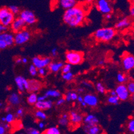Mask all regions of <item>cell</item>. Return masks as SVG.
<instances>
[{
	"mask_svg": "<svg viewBox=\"0 0 134 134\" xmlns=\"http://www.w3.org/2000/svg\"><path fill=\"white\" fill-rule=\"evenodd\" d=\"M96 90H97V92L100 93V94H104V93H105V91H106L105 87L104 85L101 82H98L96 84Z\"/></svg>",
	"mask_w": 134,
	"mask_h": 134,
	"instance_id": "obj_30",
	"label": "cell"
},
{
	"mask_svg": "<svg viewBox=\"0 0 134 134\" xmlns=\"http://www.w3.org/2000/svg\"><path fill=\"white\" fill-rule=\"evenodd\" d=\"M131 25V21L129 18H125L124 19L119 20L115 24V28L118 30H122L124 28H127Z\"/></svg>",
	"mask_w": 134,
	"mask_h": 134,
	"instance_id": "obj_21",
	"label": "cell"
},
{
	"mask_svg": "<svg viewBox=\"0 0 134 134\" xmlns=\"http://www.w3.org/2000/svg\"><path fill=\"white\" fill-rule=\"evenodd\" d=\"M41 87V83L40 81L36 80H29V89L27 91L32 93V92H37L40 91Z\"/></svg>",
	"mask_w": 134,
	"mask_h": 134,
	"instance_id": "obj_18",
	"label": "cell"
},
{
	"mask_svg": "<svg viewBox=\"0 0 134 134\" xmlns=\"http://www.w3.org/2000/svg\"><path fill=\"white\" fill-rule=\"evenodd\" d=\"M31 37V34L28 30H24L18 31L14 34V43L18 46H21L26 43L30 40Z\"/></svg>",
	"mask_w": 134,
	"mask_h": 134,
	"instance_id": "obj_6",
	"label": "cell"
},
{
	"mask_svg": "<svg viewBox=\"0 0 134 134\" xmlns=\"http://www.w3.org/2000/svg\"><path fill=\"white\" fill-rule=\"evenodd\" d=\"M25 26H26V24L25 21L21 18L18 17V18H15V19H13V22L12 23L9 27H11L12 31L15 34L18 31L24 30Z\"/></svg>",
	"mask_w": 134,
	"mask_h": 134,
	"instance_id": "obj_12",
	"label": "cell"
},
{
	"mask_svg": "<svg viewBox=\"0 0 134 134\" xmlns=\"http://www.w3.org/2000/svg\"><path fill=\"white\" fill-rule=\"evenodd\" d=\"M130 15H131V17L134 16V8L133 7H131V8H130Z\"/></svg>",
	"mask_w": 134,
	"mask_h": 134,
	"instance_id": "obj_53",
	"label": "cell"
},
{
	"mask_svg": "<svg viewBox=\"0 0 134 134\" xmlns=\"http://www.w3.org/2000/svg\"><path fill=\"white\" fill-rule=\"evenodd\" d=\"M1 122L2 123L5 122V117H2V118H1Z\"/></svg>",
	"mask_w": 134,
	"mask_h": 134,
	"instance_id": "obj_61",
	"label": "cell"
},
{
	"mask_svg": "<svg viewBox=\"0 0 134 134\" xmlns=\"http://www.w3.org/2000/svg\"><path fill=\"white\" fill-rule=\"evenodd\" d=\"M59 3L62 8L64 9H69L77 4V0H59Z\"/></svg>",
	"mask_w": 134,
	"mask_h": 134,
	"instance_id": "obj_22",
	"label": "cell"
},
{
	"mask_svg": "<svg viewBox=\"0 0 134 134\" xmlns=\"http://www.w3.org/2000/svg\"><path fill=\"white\" fill-rule=\"evenodd\" d=\"M25 77L23 76H17L15 78V82L16 84L17 87H18V90L20 91L21 93H22L25 91V87H24V80Z\"/></svg>",
	"mask_w": 134,
	"mask_h": 134,
	"instance_id": "obj_23",
	"label": "cell"
},
{
	"mask_svg": "<svg viewBox=\"0 0 134 134\" xmlns=\"http://www.w3.org/2000/svg\"><path fill=\"white\" fill-rule=\"evenodd\" d=\"M34 115L39 120H41V121H43V120H46L47 119V115L46 114V113L44 112V111L40 110V109H37L35 111L34 113Z\"/></svg>",
	"mask_w": 134,
	"mask_h": 134,
	"instance_id": "obj_26",
	"label": "cell"
},
{
	"mask_svg": "<svg viewBox=\"0 0 134 134\" xmlns=\"http://www.w3.org/2000/svg\"><path fill=\"white\" fill-rule=\"evenodd\" d=\"M48 71L49 70L48 69H47V68H39V69H37V74H39L40 76L43 77H45L47 75Z\"/></svg>",
	"mask_w": 134,
	"mask_h": 134,
	"instance_id": "obj_36",
	"label": "cell"
},
{
	"mask_svg": "<svg viewBox=\"0 0 134 134\" xmlns=\"http://www.w3.org/2000/svg\"><path fill=\"white\" fill-rule=\"evenodd\" d=\"M87 3H93L94 2V0H85Z\"/></svg>",
	"mask_w": 134,
	"mask_h": 134,
	"instance_id": "obj_62",
	"label": "cell"
},
{
	"mask_svg": "<svg viewBox=\"0 0 134 134\" xmlns=\"http://www.w3.org/2000/svg\"><path fill=\"white\" fill-rule=\"evenodd\" d=\"M77 102L80 103L81 102H82L83 101V96H81V95H78L77 98Z\"/></svg>",
	"mask_w": 134,
	"mask_h": 134,
	"instance_id": "obj_52",
	"label": "cell"
},
{
	"mask_svg": "<svg viewBox=\"0 0 134 134\" xmlns=\"http://www.w3.org/2000/svg\"><path fill=\"white\" fill-rule=\"evenodd\" d=\"M46 99H47V97H46V95H41V96H37V101H43L46 100Z\"/></svg>",
	"mask_w": 134,
	"mask_h": 134,
	"instance_id": "obj_49",
	"label": "cell"
},
{
	"mask_svg": "<svg viewBox=\"0 0 134 134\" xmlns=\"http://www.w3.org/2000/svg\"><path fill=\"white\" fill-rule=\"evenodd\" d=\"M45 95L46 97H55V98H58V97H61L62 96V93L59 91L57 90H49L45 93Z\"/></svg>",
	"mask_w": 134,
	"mask_h": 134,
	"instance_id": "obj_24",
	"label": "cell"
},
{
	"mask_svg": "<svg viewBox=\"0 0 134 134\" xmlns=\"http://www.w3.org/2000/svg\"><path fill=\"white\" fill-rule=\"evenodd\" d=\"M45 126H46V124H45L43 121H40V122L38 123V127L40 130H43V129H44Z\"/></svg>",
	"mask_w": 134,
	"mask_h": 134,
	"instance_id": "obj_50",
	"label": "cell"
},
{
	"mask_svg": "<svg viewBox=\"0 0 134 134\" xmlns=\"http://www.w3.org/2000/svg\"><path fill=\"white\" fill-rule=\"evenodd\" d=\"M3 106V104H2V103H0V107H2Z\"/></svg>",
	"mask_w": 134,
	"mask_h": 134,
	"instance_id": "obj_64",
	"label": "cell"
},
{
	"mask_svg": "<svg viewBox=\"0 0 134 134\" xmlns=\"http://www.w3.org/2000/svg\"><path fill=\"white\" fill-rule=\"evenodd\" d=\"M105 64V61L104 59H101V60L99 61L98 62V65H100V66H103Z\"/></svg>",
	"mask_w": 134,
	"mask_h": 134,
	"instance_id": "obj_54",
	"label": "cell"
},
{
	"mask_svg": "<svg viewBox=\"0 0 134 134\" xmlns=\"http://www.w3.org/2000/svg\"><path fill=\"white\" fill-rule=\"evenodd\" d=\"M66 102L65 99V98H63V97H61V98H59L57 100V102H56V105H58V106H60V105H62L64 104L65 103V102Z\"/></svg>",
	"mask_w": 134,
	"mask_h": 134,
	"instance_id": "obj_42",
	"label": "cell"
},
{
	"mask_svg": "<svg viewBox=\"0 0 134 134\" xmlns=\"http://www.w3.org/2000/svg\"><path fill=\"white\" fill-rule=\"evenodd\" d=\"M105 18L106 19H110L111 18V13H107L105 15Z\"/></svg>",
	"mask_w": 134,
	"mask_h": 134,
	"instance_id": "obj_55",
	"label": "cell"
},
{
	"mask_svg": "<svg viewBox=\"0 0 134 134\" xmlns=\"http://www.w3.org/2000/svg\"><path fill=\"white\" fill-rule=\"evenodd\" d=\"M116 35L115 29L111 27H102L96 30L93 34V37L97 41L109 42Z\"/></svg>",
	"mask_w": 134,
	"mask_h": 134,
	"instance_id": "obj_2",
	"label": "cell"
},
{
	"mask_svg": "<svg viewBox=\"0 0 134 134\" xmlns=\"http://www.w3.org/2000/svg\"><path fill=\"white\" fill-rule=\"evenodd\" d=\"M34 105L37 109L43 111L48 110V109H50L53 106V102L52 101L47 100L46 99V100L43 101H37Z\"/></svg>",
	"mask_w": 134,
	"mask_h": 134,
	"instance_id": "obj_15",
	"label": "cell"
},
{
	"mask_svg": "<svg viewBox=\"0 0 134 134\" xmlns=\"http://www.w3.org/2000/svg\"><path fill=\"white\" fill-rule=\"evenodd\" d=\"M27 62H28V59H27L26 58H21V63H24V64H25V63H27Z\"/></svg>",
	"mask_w": 134,
	"mask_h": 134,
	"instance_id": "obj_56",
	"label": "cell"
},
{
	"mask_svg": "<svg viewBox=\"0 0 134 134\" xmlns=\"http://www.w3.org/2000/svg\"><path fill=\"white\" fill-rule=\"evenodd\" d=\"M83 129L84 132L88 134H99L102 132V128L99 125H98V124L91 126L85 124L83 127Z\"/></svg>",
	"mask_w": 134,
	"mask_h": 134,
	"instance_id": "obj_16",
	"label": "cell"
},
{
	"mask_svg": "<svg viewBox=\"0 0 134 134\" xmlns=\"http://www.w3.org/2000/svg\"><path fill=\"white\" fill-rule=\"evenodd\" d=\"M8 29H9V27H8L4 26V25H2L0 24V34L2 32H3V31H8Z\"/></svg>",
	"mask_w": 134,
	"mask_h": 134,
	"instance_id": "obj_47",
	"label": "cell"
},
{
	"mask_svg": "<svg viewBox=\"0 0 134 134\" xmlns=\"http://www.w3.org/2000/svg\"><path fill=\"white\" fill-rule=\"evenodd\" d=\"M83 97V101L88 106L91 107V108H95L98 105V98L96 95L88 93Z\"/></svg>",
	"mask_w": 134,
	"mask_h": 134,
	"instance_id": "obj_13",
	"label": "cell"
},
{
	"mask_svg": "<svg viewBox=\"0 0 134 134\" xmlns=\"http://www.w3.org/2000/svg\"><path fill=\"white\" fill-rule=\"evenodd\" d=\"M14 44V34L13 33L5 31L0 34V50L12 47Z\"/></svg>",
	"mask_w": 134,
	"mask_h": 134,
	"instance_id": "obj_4",
	"label": "cell"
},
{
	"mask_svg": "<svg viewBox=\"0 0 134 134\" xmlns=\"http://www.w3.org/2000/svg\"><path fill=\"white\" fill-rule=\"evenodd\" d=\"M126 87L127 90H128L129 93L130 95H133L134 93V82L133 81H130L126 85Z\"/></svg>",
	"mask_w": 134,
	"mask_h": 134,
	"instance_id": "obj_34",
	"label": "cell"
},
{
	"mask_svg": "<svg viewBox=\"0 0 134 134\" xmlns=\"http://www.w3.org/2000/svg\"><path fill=\"white\" fill-rule=\"evenodd\" d=\"M52 62V58L49 57L36 56L32 59V64L35 65L37 69L41 68H47Z\"/></svg>",
	"mask_w": 134,
	"mask_h": 134,
	"instance_id": "obj_10",
	"label": "cell"
},
{
	"mask_svg": "<svg viewBox=\"0 0 134 134\" xmlns=\"http://www.w3.org/2000/svg\"><path fill=\"white\" fill-rule=\"evenodd\" d=\"M27 133H29V134H40L41 133V132H40V130H38L37 129L31 127V128H29L27 130Z\"/></svg>",
	"mask_w": 134,
	"mask_h": 134,
	"instance_id": "obj_41",
	"label": "cell"
},
{
	"mask_svg": "<svg viewBox=\"0 0 134 134\" xmlns=\"http://www.w3.org/2000/svg\"><path fill=\"white\" fill-rule=\"evenodd\" d=\"M65 60L67 63L71 65L81 64L83 61V53L76 51H69L65 53Z\"/></svg>",
	"mask_w": 134,
	"mask_h": 134,
	"instance_id": "obj_5",
	"label": "cell"
},
{
	"mask_svg": "<svg viewBox=\"0 0 134 134\" xmlns=\"http://www.w3.org/2000/svg\"><path fill=\"white\" fill-rule=\"evenodd\" d=\"M69 121L74 125H79L83 122V117L75 111H71L69 116Z\"/></svg>",
	"mask_w": 134,
	"mask_h": 134,
	"instance_id": "obj_14",
	"label": "cell"
},
{
	"mask_svg": "<svg viewBox=\"0 0 134 134\" xmlns=\"http://www.w3.org/2000/svg\"><path fill=\"white\" fill-rule=\"evenodd\" d=\"M19 17L25 21L26 25H34L36 24L37 21L34 12L28 9H24L22 11H20L19 13Z\"/></svg>",
	"mask_w": 134,
	"mask_h": 134,
	"instance_id": "obj_7",
	"label": "cell"
},
{
	"mask_svg": "<svg viewBox=\"0 0 134 134\" xmlns=\"http://www.w3.org/2000/svg\"><path fill=\"white\" fill-rule=\"evenodd\" d=\"M15 63H17V64H20V63H21V58H18L16 59H15Z\"/></svg>",
	"mask_w": 134,
	"mask_h": 134,
	"instance_id": "obj_57",
	"label": "cell"
},
{
	"mask_svg": "<svg viewBox=\"0 0 134 134\" xmlns=\"http://www.w3.org/2000/svg\"><path fill=\"white\" fill-rule=\"evenodd\" d=\"M96 8L97 10L103 15L107 13H111L113 11L111 4L108 0H98L96 2Z\"/></svg>",
	"mask_w": 134,
	"mask_h": 134,
	"instance_id": "obj_8",
	"label": "cell"
},
{
	"mask_svg": "<svg viewBox=\"0 0 134 134\" xmlns=\"http://www.w3.org/2000/svg\"><path fill=\"white\" fill-rule=\"evenodd\" d=\"M64 63L63 62H51L47 67L49 71L52 73H58L61 70Z\"/></svg>",
	"mask_w": 134,
	"mask_h": 134,
	"instance_id": "obj_20",
	"label": "cell"
},
{
	"mask_svg": "<svg viewBox=\"0 0 134 134\" xmlns=\"http://www.w3.org/2000/svg\"><path fill=\"white\" fill-rule=\"evenodd\" d=\"M8 8L10 10V12L15 15H18L19 12H20V9H19V7L17 5H9L8 7Z\"/></svg>",
	"mask_w": 134,
	"mask_h": 134,
	"instance_id": "obj_33",
	"label": "cell"
},
{
	"mask_svg": "<svg viewBox=\"0 0 134 134\" xmlns=\"http://www.w3.org/2000/svg\"><path fill=\"white\" fill-rule=\"evenodd\" d=\"M117 81L119 83H124L128 81V77L122 73H119L117 75Z\"/></svg>",
	"mask_w": 134,
	"mask_h": 134,
	"instance_id": "obj_28",
	"label": "cell"
},
{
	"mask_svg": "<svg viewBox=\"0 0 134 134\" xmlns=\"http://www.w3.org/2000/svg\"><path fill=\"white\" fill-rule=\"evenodd\" d=\"M116 96H118L119 100L126 101L130 98V93L127 89L126 85L124 83H119L115 90Z\"/></svg>",
	"mask_w": 134,
	"mask_h": 134,
	"instance_id": "obj_9",
	"label": "cell"
},
{
	"mask_svg": "<svg viewBox=\"0 0 134 134\" xmlns=\"http://www.w3.org/2000/svg\"><path fill=\"white\" fill-rule=\"evenodd\" d=\"M119 99L117 96H109L108 97V103L112 105H118L119 103Z\"/></svg>",
	"mask_w": 134,
	"mask_h": 134,
	"instance_id": "obj_31",
	"label": "cell"
},
{
	"mask_svg": "<svg viewBox=\"0 0 134 134\" xmlns=\"http://www.w3.org/2000/svg\"><path fill=\"white\" fill-rule=\"evenodd\" d=\"M24 115V109L23 108H18V110L16 111V114H15V118H22Z\"/></svg>",
	"mask_w": 134,
	"mask_h": 134,
	"instance_id": "obj_40",
	"label": "cell"
},
{
	"mask_svg": "<svg viewBox=\"0 0 134 134\" xmlns=\"http://www.w3.org/2000/svg\"><path fill=\"white\" fill-rule=\"evenodd\" d=\"M87 12L83 7L77 4L74 7L65 9L63 15V21L71 27L82 25L86 19Z\"/></svg>",
	"mask_w": 134,
	"mask_h": 134,
	"instance_id": "obj_1",
	"label": "cell"
},
{
	"mask_svg": "<svg viewBox=\"0 0 134 134\" xmlns=\"http://www.w3.org/2000/svg\"><path fill=\"white\" fill-rule=\"evenodd\" d=\"M71 91H68V93L65 94V99L66 102H71Z\"/></svg>",
	"mask_w": 134,
	"mask_h": 134,
	"instance_id": "obj_46",
	"label": "cell"
},
{
	"mask_svg": "<svg viewBox=\"0 0 134 134\" xmlns=\"http://www.w3.org/2000/svg\"><path fill=\"white\" fill-rule=\"evenodd\" d=\"M58 55V49L57 47H54V48L52 49V55L53 57H56Z\"/></svg>",
	"mask_w": 134,
	"mask_h": 134,
	"instance_id": "obj_48",
	"label": "cell"
},
{
	"mask_svg": "<svg viewBox=\"0 0 134 134\" xmlns=\"http://www.w3.org/2000/svg\"><path fill=\"white\" fill-rule=\"evenodd\" d=\"M123 68L125 71H130L134 68V57L131 54H125L122 58Z\"/></svg>",
	"mask_w": 134,
	"mask_h": 134,
	"instance_id": "obj_11",
	"label": "cell"
},
{
	"mask_svg": "<svg viewBox=\"0 0 134 134\" xmlns=\"http://www.w3.org/2000/svg\"><path fill=\"white\" fill-rule=\"evenodd\" d=\"M8 102L12 106H18L21 103L20 96L17 93H12L8 97Z\"/></svg>",
	"mask_w": 134,
	"mask_h": 134,
	"instance_id": "obj_19",
	"label": "cell"
},
{
	"mask_svg": "<svg viewBox=\"0 0 134 134\" xmlns=\"http://www.w3.org/2000/svg\"><path fill=\"white\" fill-rule=\"evenodd\" d=\"M58 122H59V125H62V126H67V125H68V124L69 123V118H63V117H61L59 118Z\"/></svg>",
	"mask_w": 134,
	"mask_h": 134,
	"instance_id": "obj_35",
	"label": "cell"
},
{
	"mask_svg": "<svg viewBox=\"0 0 134 134\" xmlns=\"http://www.w3.org/2000/svg\"><path fill=\"white\" fill-rule=\"evenodd\" d=\"M9 109H10V107H8L6 108V111H9Z\"/></svg>",
	"mask_w": 134,
	"mask_h": 134,
	"instance_id": "obj_63",
	"label": "cell"
},
{
	"mask_svg": "<svg viewBox=\"0 0 134 134\" xmlns=\"http://www.w3.org/2000/svg\"><path fill=\"white\" fill-rule=\"evenodd\" d=\"M29 71L31 76H36L37 74V68L32 64L29 68Z\"/></svg>",
	"mask_w": 134,
	"mask_h": 134,
	"instance_id": "obj_38",
	"label": "cell"
},
{
	"mask_svg": "<svg viewBox=\"0 0 134 134\" xmlns=\"http://www.w3.org/2000/svg\"><path fill=\"white\" fill-rule=\"evenodd\" d=\"M15 15L10 12L8 7L0 8V24L9 27L15 19Z\"/></svg>",
	"mask_w": 134,
	"mask_h": 134,
	"instance_id": "obj_3",
	"label": "cell"
},
{
	"mask_svg": "<svg viewBox=\"0 0 134 134\" xmlns=\"http://www.w3.org/2000/svg\"><path fill=\"white\" fill-rule=\"evenodd\" d=\"M5 122L9 124H12V123L14 122L15 119V115L12 114V113H10V112H8L7 115H5Z\"/></svg>",
	"mask_w": 134,
	"mask_h": 134,
	"instance_id": "obj_32",
	"label": "cell"
},
{
	"mask_svg": "<svg viewBox=\"0 0 134 134\" xmlns=\"http://www.w3.org/2000/svg\"><path fill=\"white\" fill-rule=\"evenodd\" d=\"M7 132H8V131L5 128L3 123L0 122V134H5Z\"/></svg>",
	"mask_w": 134,
	"mask_h": 134,
	"instance_id": "obj_43",
	"label": "cell"
},
{
	"mask_svg": "<svg viewBox=\"0 0 134 134\" xmlns=\"http://www.w3.org/2000/svg\"><path fill=\"white\" fill-rule=\"evenodd\" d=\"M77 91H78L79 93H83L84 91V89L83 88V87H81V88H79L78 90H77Z\"/></svg>",
	"mask_w": 134,
	"mask_h": 134,
	"instance_id": "obj_59",
	"label": "cell"
},
{
	"mask_svg": "<svg viewBox=\"0 0 134 134\" xmlns=\"http://www.w3.org/2000/svg\"><path fill=\"white\" fill-rule=\"evenodd\" d=\"M37 94L35 92H32L29 95V96L27 98V102L28 104L31 105H34L36 104V102H37Z\"/></svg>",
	"mask_w": 134,
	"mask_h": 134,
	"instance_id": "obj_25",
	"label": "cell"
},
{
	"mask_svg": "<svg viewBox=\"0 0 134 134\" xmlns=\"http://www.w3.org/2000/svg\"><path fill=\"white\" fill-rule=\"evenodd\" d=\"M43 133L46 134H60L61 131L58 127H51L49 128L46 129Z\"/></svg>",
	"mask_w": 134,
	"mask_h": 134,
	"instance_id": "obj_27",
	"label": "cell"
},
{
	"mask_svg": "<svg viewBox=\"0 0 134 134\" xmlns=\"http://www.w3.org/2000/svg\"><path fill=\"white\" fill-rule=\"evenodd\" d=\"M3 125H4L5 128V130H7V131H9V130H10V124H8V123H3Z\"/></svg>",
	"mask_w": 134,
	"mask_h": 134,
	"instance_id": "obj_51",
	"label": "cell"
},
{
	"mask_svg": "<svg viewBox=\"0 0 134 134\" xmlns=\"http://www.w3.org/2000/svg\"><path fill=\"white\" fill-rule=\"evenodd\" d=\"M80 104H81V105L82 107H86V106H87V105H86V103H85V102H84V101H83L82 102H81V103H80Z\"/></svg>",
	"mask_w": 134,
	"mask_h": 134,
	"instance_id": "obj_60",
	"label": "cell"
},
{
	"mask_svg": "<svg viewBox=\"0 0 134 134\" xmlns=\"http://www.w3.org/2000/svg\"><path fill=\"white\" fill-rule=\"evenodd\" d=\"M82 85H83L84 87H89V88H92V87H93V85H92V84H91L90 82H89V81H83Z\"/></svg>",
	"mask_w": 134,
	"mask_h": 134,
	"instance_id": "obj_45",
	"label": "cell"
},
{
	"mask_svg": "<svg viewBox=\"0 0 134 134\" xmlns=\"http://www.w3.org/2000/svg\"><path fill=\"white\" fill-rule=\"evenodd\" d=\"M71 68H72V65L71 64H69V63H67L66 64H63V67L61 69V70L62 71V74H63V73H67L69 72V71H71Z\"/></svg>",
	"mask_w": 134,
	"mask_h": 134,
	"instance_id": "obj_37",
	"label": "cell"
},
{
	"mask_svg": "<svg viewBox=\"0 0 134 134\" xmlns=\"http://www.w3.org/2000/svg\"><path fill=\"white\" fill-rule=\"evenodd\" d=\"M109 95L110 96H116V93H115V90H111L109 91Z\"/></svg>",
	"mask_w": 134,
	"mask_h": 134,
	"instance_id": "obj_58",
	"label": "cell"
},
{
	"mask_svg": "<svg viewBox=\"0 0 134 134\" xmlns=\"http://www.w3.org/2000/svg\"><path fill=\"white\" fill-rule=\"evenodd\" d=\"M62 78L66 81H71L74 80V75L71 71L62 74Z\"/></svg>",
	"mask_w": 134,
	"mask_h": 134,
	"instance_id": "obj_29",
	"label": "cell"
},
{
	"mask_svg": "<svg viewBox=\"0 0 134 134\" xmlns=\"http://www.w3.org/2000/svg\"><path fill=\"white\" fill-rule=\"evenodd\" d=\"M83 121L84 124L91 126V125H97L99 124V119L96 115L93 114H88L86 117H84Z\"/></svg>",
	"mask_w": 134,
	"mask_h": 134,
	"instance_id": "obj_17",
	"label": "cell"
},
{
	"mask_svg": "<svg viewBox=\"0 0 134 134\" xmlns=\"http://www.w3.org/2000/svg\"><path fill=\"white\" fill-rule=\"evenodd\" d=\"M127 130L129 132L134 133V119H131L127 123Z\"/></svg>",
	"mask_w": 134,
	"mask_h": 134,
	"instance_id": "obj_39",
	"label": "cell"
},
{
	"mask_svg": "<svg viewBox=\"0 0 134 134\" xmlns=\"http://www.w3.org/2000/svg\"><path fill=\"white\" fill-rule=\"evenodd\" d=\"M77 96H78V94H77L76 92L71 91V101L77 100Z\"/></svg>",
	"mask_w": 134,
	"mask_h": 134,
	"instance_id": "obj_44",
	"label": "cell"
}]
</instances>
